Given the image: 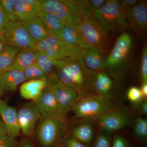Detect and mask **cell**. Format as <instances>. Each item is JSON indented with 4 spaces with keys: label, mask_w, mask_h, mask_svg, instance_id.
<instances>
[{
    "label": "cell",
    "mask_w": 147,
    "mask_h": 147,
    "mask_svg": "<svg viewBox=\"0 0 147 147\" xmlns=\"http://www.w3.org/2000/svg\"><path fill=\"white\" fill-rule=\"evenodd\" d=\"M143 98L146 100L147 98V83H143L140 88Z\"/></svg>",
    "instance_id": "41"
},
{
    "label": "cell",
    "mask_w": 147,
    "mask_h": 147,
    "mask_svg": "<svg viewBox=\"0 0 147 147\" xmlns=\"http://www.w3.org/2000/svg\"><path fill=\"white\" fill-rule=\"evenodd\" d=\"M141 78L142 84L147 83V47L145 44L142 50L141 65Z\"/></svg>",
    "instance_id": "33"
},
{
    "label": "cell",
    "mask_w": 147,
    "mask_h": 147,
    "mask_svg": "<svg viewBox=\"0 0 147 147\" xmlns=\"http://www.w3.org/2000/svg\"><path fill=\"white\" fill-rule=\"evenodd\" d=\"M26 81L37 79L47 80L45 73L39 67L36 62L24 71Z\"/></svg>",
    "instance_id": "29"
},
{
    "label": "cell",
    "mask_w": 147,
    "mask_h": 147,
    "mask_svg": "<svg viewBox=\"0 0 147 147\" xmlns=\"http://www.w3.org/2000/svg\"><path fill=\"white\" fill-rule=\"evenodd\" d=\"M15 0H0V4L9 21L17 22L15 8Z\"/></svg>",
    "instance_id": "30"
},
{
    "label": "cell",
    "mask_w": 147,
    "mask_h": 147,
    "mask_svg": "<svg viewBox=\"0 0 147 147\" xmlns=\"http://www.w3.org/2000/svg\"><path fill=\"white\" fill-rule=\"evenodd\" d=\"M115 108L110 98L92 93L80 96L71 110L79 118L96 120L106 112Z\"/></svg>",
    "instance_id": "4"
},
{
    "label": "cell",
    "mask_w": 147,
    "mask_h": 147,
    "mask_svg": "<svg viewBox=\"0 0 147 147\" xmlns=\"http://www.w3.org/2000/svg\"><path fill=\"white\" fill-rule=\"evenodd\" d=\"M20 50L16 46L7 44L0 53V72L5 71L10 66Z\"/></svg>",
    "instance_id": "26"
},
{
    "label": "cell",
    "mask_w": 147,
    "mask_h": 147,
    "mask_svg": "<svg viewBox=\"0 0 147 147\" xmlns=\"http://www.w3.org/2000/svg\"><path fill=\"white\" fill-rule=\"evenodd\" d=\"M15 139L7 134L0 136V147H16Z\"/></svg>",
    "instance_id": "35"
},
{
    "label": "cell",
    "mask_w": 147,
    "mask_h": 147,
    "mask_svg": "<svg viewBox=\"0 0 147 147\" xmlns=\"http://www.w3.org/2000/svg\"><path fill=\"white\" fill-rule=\"evenodd\" d=\"M34 102L42 119L59 117L57 103L55 96L46 87Z\"/></svg>",
    "instance_id": "16"
},
{
    "label": "cell",
    "mask_w": 147,
    "mask_h": 147,
    "mask_svg": "<svg viewBox=\"0 0 147 147\" xmlns=\"http://www.w3.org/2000/svg\"><path fill=\"white\" fill-rule=\"evenodd\" d=\"M83 58L87 68L94 71L105 70V59L103 53L97 47L90 46L85 49Z\"/></svg>",
    "instance_id": "19"
},
{
    "label": "cell",
    "mask_w": 147,
    "mask_h": 147,
    "mask_svg": "<svg viewBox=\"0 0 147 147\" xmlns=\"http://www.w3.org/2000/svg\"><path fill=\"white\" fill-rule=\"evenodd\" d=\"M114 82L105 71L91 70V86L93 92L110 98Z\"/></svg>",
    "instance_id": "17"
},
{
    "label": "cell",
    "mask_w": 147,
    "mask_h": 147,
    "mask_svg": "<svg viewBox=\"0 0 147 147\" xmlns=\"http://www.w3.org/2000/svg\"><path fill=\"white\" fill-rule=\"evenodd\" d=\"M125 10L128 28L133 30L139 38H143L147 32L146 1H139L134 6Z\"/></svg>",
    "instance_id": "11"
},
{
    "label": "cell",
    "mask_w": 147,
    "mask_h": 147,
    "mask_svg": "<svg viewBox=\"0 0 147 147\" xmlns=\"http://www.w3.org/2000/svg\"><path fill=\"white\" fill-rule=\"evenodd\" d=\"M129 120L125 113L116 108L106 112L96 120L100 130L109 133L125 128Z\"/></svg>",
    "instance_id": "12"
},
{
    "label": "cell",
    "mask_w": 147,
    "mask_h": 147,
    "mask_svg": "<svg viewBox=\"0 0 147 147\" xmlns=\"http://www.w3.org/2000/svg\"><path fill=\"white\" fill-rule=\"evenodd\" d=\"M63 147H88L79 142L71 135H67L63 139Z\"/></svg>",
    "instance_id": "34"
},
{
    "label": "cell",
    "mask_w": 147,
    "mask_h": 147,
    "mask_svg": "<svg viewBox=\"0 0 147 147\" xmlns=\"http://www.w3.org/2000/svg\"><path fill=\"white\" fill-rule=\"evenodd\" d=\"M76 27L85 41L90 46L97 47L103 53L107 49L108 37L98 27L93 16L83 18Z\"/></svg>",
    "instance_id": "9"
},
{
    "label": "cell",
    "mask_w": 147,
    "mask_h": 147,
    "mask_svg": "<svg viewBox=\"0 0 147 147\" xmlns=\"http://www.w3.org/2000/svg\"><path fill=\"white\" fill-rule=\"evenodd\" d=\"M20 147H34V146L29 141L25 140L22 142Z\"/></svg>",
    "instance_id": "43"
},
{
    "label": "cell",
    "mask_w": 147,
    "mask_h": 147,
    "mask_svg": "<svg viewBox=\"0 0 147 147\" xmlns=\"http://www.w3.org/2000/svg\"><path fill=\"white\" fill-rule=\"evenodd\" d=\"M3 33L7 44L16 46L20 50L35 49V42L20 21H9L5 26Z\"/></svg>",
    "instance_id": "10"
},
{
    "label": "cell",
    "mask_w": 147,
    "mask_h": 147,
    "mask_svg": "<svg viewBox=\"0 0 147 147\" xmlns=\"http://www.w3.org/2000/svg\"><path fill=\"white\" fill-rule=\"evenodd\" d=\"M127 98L130 102L138 104L144 99L140 88L137 86L130 87L127 93Z\"/></svg>",
    "instance_id": "32"
},
{
    "label": "cell",
    "mask_w": 147,
    "mask_h": 147,
    "mask_svg": "<svg viewBox=\"0 0 147 147\" xmlns=\"http://www.w3.org/2000/svg\"><path fill=\"white\" fill-rule=\"evenodd\" d=\"M5 39V36L3 33H0V41Z\"/></svg>",
    "instance_id": "45"
},
{
    "label": "cell",
    "mask_w": 147,
    "mask_h": 147,
    "mask_svg": "<svg viewBox=\"0 0 147 147\" xmlns=\"http://www.w3.org/2000/svg\"><path fill=\"white\" fill-rule=\"evenodd\" d=\"M106 1L105 0H90L87 1V3L91 10L92 11L100 8Z\"/></svg>",
    "instance_id": "37"
},
{
    "label": "cell",
    "mask_w": 147,
    "mask_h": 147,
    "mask_svg": "<svg viewBox=\"0 0 147 147\" xmlns=\"http://www.w3.org/2000/svg\"><path fill=\"white\" fill-rule=\"evenodd\" d=\"M111 133L100 130L91 147H111Z\"/></svg>",
    "instance_id": "31"
},
{
    "label": "cell",
    "mask_w": 147,
    "mask_h": 147,
    "mask_svg": "<svg viewBox=\"0 0 147 147\" xmlns=\"http://www.w3.org/2000/svg\"><path fill=\"white\" fill-rule=\"evenodd\" d=\"M139 110L140 113L143 115H146L147 114V100L141 101L138 103Z\"/></svg>",
    "instance_id": "40"
},
{
    "label": "cell",
    "mask_w": 147,
    "mask_h": 147,
    "mask_svg": "<svg viewBox=\"0 0 147 147\" xmlns=\"http://www.w3.org/2000/svg\"><path fill=\"white\" fill-rule=\"evenodd\" d=\"M58 147H63L62 146H59Z\"/></svg>",
    "instance_id": "47"
},
{
    "label": "cell",
    "mask_w": 147,
    "mask_h": 147,
    "mask_svg": "<svg viewBox=\"0 0 147 147\" xmlns=\"http://www.w3.org/2000/svg\"><path fill=\"white\" fill-rule=\"evenodd\" d=\"M35 49L45 53L52 59L57 60L83 54L85 50L79 46L67 45L59 38L50 35L35 43Z\"/></svg>",
    "instance_id": "8"
},
{
    "label": "cell",
    "mask_w": 147,
    "mask_h": 147,
    "mask_svg": "<svg viewBox=\"0 0 147 147\" xmlns=\"http://www.w3.org/2000/svg\"><path fill=\"white\" fill-rule=\"evenodd\" d=\"M28 32L34 42H38L49 36L43 23L39 17L25 21H20Z\"/></svg>",
    "instance_id": "24"
},
{
    "label": "cell",
    "mask_w": 147,
    "mask_h": 147,
    "mask_svg": "<svg viewBox=\"0 0 147 147\" xmlns=\"http://www.w3.org/2000/svg\"><path fill=\"white\" fill-rule=\"evenodd\" d=\"M46 88L55 96L57 103L59 116L65 119L67 114L71 110L80 96L75 90L61 82L57 75L47 79Z\"/></svg>",
    "instance_id": "7"
},
{
    "label": "cell",
    "mask_w": 147,
    "mask_h": 147,
    "mask_svg": "<svg viewBox=\"0 0 147 147\" xmlns=\"http://www.w3.org/2000/svg\"><path fill=\"white\" fill-rule=\"evenodd\" d=\"M7 134V133L6 129L4 124L0 117V136Z\"/></svg>",
    "instance_id": "42"
},
{
    "label": "cell",
    "mask_w": 147,
    "mask_h": 147,
    "mask_svg": "<svg viewBox=\"0 0 147 147\" xmlns=\"http://www.w3.org/2000/svg\"><path fill=\"white\" fill-rule=\"evenodd\" d=\"M7 44V43L5 39L0 41V53H1L2 51L3 50L4 48H5Z\"/></svg>",
    "instance_id": "44"
},
{
    "label": "cell",
    "mask_w": 147,
    "mask_h": 147,
    "mask_svg": "<svg viewBox=\"0 0 147 147\" xmlns=\"http://www.w3.org/2000/svg\"><path fill=\"white\" fill-rule=\"evenodd\" d=\"M21 131L24 135H32L38 121L41 117L34 102L27 103L17 112Z\"/></svg>",
    "instance_id": "13"
},
{
    "label": "cell",
    "mask_w": 147,
    "mask_h": 147,
    "mask_svg": "<svg viewBox=\"0 0 147 147\" xmlns=\"http://www.w3.org/2000/svg\"><path fill=\"white\" fill-rule=\"evenodd\" d=\"M3 92V90L1 87H0V101L1 100V98L2 96Z\"/></svg>",
    "instance_id": "46"
},
{
    "label": "cell",
    "mask_w": 147,
    "mask_h": 147,
    "mask_svg": "<svg viewBox=\"0 0 147 147\" xmlns=\"http://www.w3.org/2000/svg\"><path fill=\"white\" fill-rule=\"evenodd\" d=\"M56 75L64 84L75 90L80 96L93 92L91 70L87 68L83 54L61 60H53Z\"/></svg>",
    "instance_id": "1"
},
{
    "label": "cell",
    "mask_w": 147,
    "mask_h": 147,
    "mask_svg": "<svg viewBox=\"0 0 147 147\" xmlns=\"http://www.w3.org/2000/svg\"><path fill=\"white\" fill-rule=\"evenodd\" d=\"M66 119L58 116L42 119L38 127L37 137L42 147H52L63 138L67 131Z\"/></svg>",
    "instance_id": "6"
},
{
    "label": "cell",
    "mask_w": 147,
    "mask_h": 147,
    "mask_svg": "<svg viewBox=\"0 0 147 147\" xmlns=\"http://www.w3.org/2000/svg\"><path fill=\"white\" fill-rule=\"evenodd\" d=\"M34 50L30 48L21 49L13 63L6 70H18L24 71L36 62Z\"/></svg>",
    "instance_id": "22"
},
{
    "label": "cell",
    "mask_w": 147,
    "mask_h": 147,
    "mask_svg": "<svg viewBox=\"0 0 147 147\" xmlns=\"http://www.w3.org/2000/svg\"><path fill=\"white\" fill-rule=\"evenodd\" d=\"M132 128L134 135L139 139H146L147 137V120L138 116L132 123Z\"/></svg>",
    "instance_id": "28"
},
{
    "label": "cell",
    "mask_w": 147,
    "mask_h": 147,
    "mask_svg": "<svg viewBox=\"0 0 147 147\" xmlns=\"http://www.w3.org/2000/svg\"><path fill=\"white\" fill-rule=\"evenodd\" d=\"M15 12L19 21H25L36 18L42 11L39 0H15Z\"/></svg>",
    "instance_id": "15"
},
{
    "label": "cell",
    "mask_w": 147,
    "mask_h": 147,
    "mask_svg": "<svg viewBox=\"0 0 147 147\" xmlns=\"http://www.w3.org/2000/svg\"><path fill=\"white\" fill-rule=\"evenodd\" d=\"M26 81L23 71L11 70L0 72V87L3 91L15 90L19 85Z\"/></svg>",
    "instance_id": "20"
},
{
    "label": "cell",
    "mask_w": 147,
    "mask_h": 147,
    "mask_svg": "<svg viewBox=\"0 0 147 147\" xmlns=\"http://www.w3.org/2000/svg\"><path fill=\"white\" fill-rule=\"evenodd\" d=\"M111 147H129V145L125 137L121 135H117L113 139Z\"/></svg>",
    "instance_id": "36"
},
{
    "label": "cell",
    "mask_w": 147,
    "mask_h": 147,
    "mask_svg": "<svg viewBox=\"0 0 147 147\" xmlns=\"http://www.w3.org/2000/svg\"><path fill=\"white\" fill-rule=\"evenodd\" d=\"M38 16L42 21L49 35L58 38L65 23L55 14L43 11Z\"/></svg>",
    "instance_id": "23"
},
{
    "label": "cell",
    "mask_w": 147,
    "mask_h": 147,
    "mask_svg": "<svg viewBox=\"0 0 147 147\" xmlns=\"http://www.w3.org/2000/svg\"><path fill=\"white\" fill-rule=\"evenodd\" d=\"M71 135L79 142L87 146L91 144L94 138V128L90 122L85 121L72 129Z\"/></svg>",
    "instance_id": "25"
},
{
    "label": "cell",
    "mask_w": 147,
    "mask_h": 147,
    "mask_svg": "<svg viewBox=\"0 0 147 147\" xmlns=\"http://www.w3.org/2000/svg\"><path fill=\"white\" fill-rule=\"evenodd\" d=\"M47 80H31L23 83L20 88V93L23 98L35 101L47 86Z\"/></svg>",
    "instance_id": "21"
},
{
    "label": "cell",
    "mask_w": 147,
    "mask_h": 147,
    "mask_svg": "<svg viewBox=\"0 0 147 147\" xmlns=\"http://www.w3.org/2000/svg\"><path fill=\"white\" fill-rule=\"evenodd\" d=\"M34 51L36 63L46 74L47 79L56 76L54 70L53 59L43 52L36 49Z\"/></svg>",
    "instance_id": "27"
},
{
    "label": "cell",
    "mask_w": 147,
    "mask_h": 147,
    "mask_svg": "<svg viewBox=\"0 0 147 147\" xmlns=\"http://www.w3.org/2000/svg\"><path fill=\"white\" fill-rule=\"evenodd\" d=\"M133 42L128 33L123 32L118 37L110 55L105 59V70L108 74L119 81L128 65Z\"/></svg>",
    "instance_id": "3"
},
{
    "label": "cell",
    "mask_w": 147,
    "mask_h": 147,
    "mask_svg": "<svg viewBox=\"0 0 147 147\" xmlns=\"http://www.w3.org/2000/svg\"><path fill=\"white\" fill-rule=\"evenodd\" d=\"M0 117L4 124L7 134L14 139L19 137L21 129L16 109L5 101L1 100Z\"/></svg>",
    "instance_id": "14"
},
{
    "label": "cell",
    "mask_w": 147,
    "mask_h": 147,
    "mask_svg": "<svg viewBox=\"0 0 147 147\" xmlns=\"http://www.w3.org/2000/svg\"><path fill=\"white\" fill-rule=\"evenodd\" d=\"M92 12L96 24L108 38L125 32L128 29L125 9L119 1H107L100 8Z\"/></svg>",
    "instance_id": "2"
},
{
    "label": "cell",
    "mask_w": 147,
    "mask_h": 147,
    "mask_svg": "<svg viewBox=\"0 0 147 147\" xmlns=\"http://www.w3.org/2000/svg\"><path fill=\"white\" fill-rule=\"evenodd\" d=\"M58 38L70 46H79L85 49L91 46L85 41L76 26L66 23Z\"/></svg>",
    "instance_id": "18"
},
{
    "label": "cell",
    "mask_w": 147,
    "mask_h": 147,
    "mask_svg": "<svg viewBox=\"0 0 147 147\" xmlns=\"http://www.w3.org/2000/svg\"><path fill=\"white\" fill-rule=\"evenodd\" d=\"M139 1L137 0H123L119 1L121 5L125 9L134 6Z\"/></svg>",
    "instance_id": "39"
},
{
    "label": "cell",
    "mask_w": 147,
    "mask_h": 147,
    "mask_svg": "<svg viewBox=\"0 0 147 147\" xmlns=\"http://www.w3.org/2000/svg\"><path fill=\"white\" fill-rule=\"evenodd\" d=\"M42 11L53 13L66 23L77 26L83 19L82 0H42Z\"/></svg>",
    "instance_id": "5"
},
{
    "label": "cell",
    "mask_w": 147,
    "mask_h": 147,
    "mask_svg": "<svg viewBox=\"0 0 147 147\" xmlns=\"http://www.w3.org/2000/svg\"><path fill=\"white\" fill-rule=\"evenodd\" d=\"M9 22L0 4V33H3L6 24Z\"/></svg>",
    "instance_id": "38"
}]
</instances>
